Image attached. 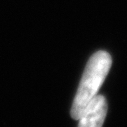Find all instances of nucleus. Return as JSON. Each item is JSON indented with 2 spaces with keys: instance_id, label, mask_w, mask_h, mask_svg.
<instances>
[{
  "instance_id": "f257e3e1",
  "label": "nucleus",
  "mask_w": 127,
  "mask_h": 127,
  "mask_svg": "<svg viewBox=\"0 0 127 127\" xmlns=\"http://www.w3.org/2000/svg\"><path fill=\"white\" fill-rule=\"evenodd\" d=\"M112 65L111 55L103 50L95 52L88 60L71 106V117L78 120L89 102L97 94Z\"/></svg>"
},
{
  "instance_id": "f03ea898",
  "label": "nucleus",
  "mask_w": 127,
  "mask_h": 127,
  "mask_svg": "<svg viewBox=\"0 0 127 127\" xmlns=\"http://www.w3.org/2000/svg\"><path fill=\"white\" fill-rule=\"evenodd\" d=\"M107 114V102L103 95L96 94L78 119V127H102Z\"/></svg>"
}]
</instances>
